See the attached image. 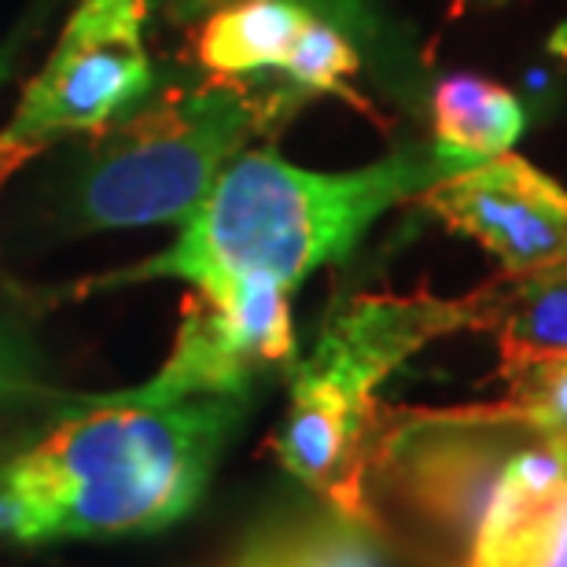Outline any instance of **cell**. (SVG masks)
Listing matches in <instances>:
<instances>
[{"label":"cell","mask_w":567,"mask_h":567,"mask_svg":"<svg viewBox=\"0 0 567 567\" xmlns=\"http://www.w3.org/2000/svg\"><path fill=\"white\" fill-rule=\"evenodd\" d=\"M244 413L247 394L93 399L0 464V535L55 542L163 530L207 491Z\"/></svg>","instance_id":"1"},{"label":"cell","mask_w":567,"mask_h":567,"mask_svg":"<svg viewBox=\"0 0 567 567\" xmlns=\"http://www.w3.org/2000/svg\"><path fill=\"white\" fill-rule=\"evenodd\" d=\"M442 174L431 147H405L350 174H313L274 152H240L207 199L181 221V236L163 255L100 284L177 277L210 295L236 280H277L295 291L328 262L361 244L372 221L416 199Z\"/></svg>","instance_id":"2"},{"label":"cell","mask_w":567,"mask_h":567,"mask_svg":"<svg viewBox=\"0 0 567 567\" xmlns=\"http://www.w3.org/2000/svg\"><path fill=\"white\" fill-rule=\"evenodd\" d=\"M302 104L291 85L262 89L251 78L169 89L115 122V133L89 158L71 199L78 225L141 229L188 221L244 144Z\"/></svg>","instance_id":"3"},{"label":"cell","mask_w":567,"mask_h":567,"mask_svg":"<svg viewBox=\"0 0 567 567\" xmlns=\"http://www.w3.org/2000/svg\"><path fill=\"white\" fill-rule=\"evenodd\" d=\"M542 431L513 402L380 405L365 475L377 535L391 538L413 567H464L508 457Z\"/></svg>","instance_id":"4"},{"label":"cell","mask_w":567,"mask_h":567,"mask_svg":"<svg viewBox=\"0 0 567 567\" xmlns=\"http://www.w3.org/2000/svg\"><path fill=\"white\" fill-rule=\"evenodd\" d=\"M147 11L152 0H82L8 130L49 144L63 133H100L126 118L155 89L144 44Z\"/></svg>","instance_id":"5"},{"label":"cell","mask_w":567,"mask_h":567,"mask_svg":"<svg viewBox=\"0 0 567 567\" xmlns=\"http://www.w3.org/2000/svg\"><path fill=\"white\" fill-rule=\"evenodd\" d=\"M468 328V302L439 295H354L324 321L310 358L295 361L291 399L372 421L377 388L416 350Z\"/></svg>","instance_id":"6"},{"label":"cell","mask_w":567,"mask_h":567,"mask_svg":"<svg viewBox=\"0 0 567 567\" xmlns=\"http://www.w3.org/2000/svg\"><path fill=\"white\" fill-rule=\"evenodd\" d=\"M424 207L453 233L483 244L505 274L567 266V188L519 155L439 177Z\"/></svg>","instance_id":"7"},{"label":"cell","mask_w":567,"mask_h":567,"mask_svg":"<svg viewBox=\"0 0 567 567\" xmlns=\"http://www.w3.org/2000/svg\"><path fill=\"white\" fill-rule=\"evenodd\" d=\"M567 519V439L542 431L508 457L464 567H542Z\"/></svg>","instance_id":"8"},{"label":"cell","mask_w":567,"mask_h":567,"mask_svg":"<svg viewBox=\"0 0 567 567\" xmlns=\"http://www.w3.org/2000/svg\"><path fill=\"white\" fill-rule=\"evenodd\" d=\"M527 130V111L505 85L480 74H450L431 93V155L442 174L505 155Z\"/></svg>","instance_id":"9"},{"label":"cell","mask_w":567,"mask_h":567,"mask_svg":"<svg viewBox=\"0 0 567 567\" xmlns=\"http://www.w3.org/2000/svg\"><path fill=\"white\" fill-rule=\"evenodd\" d=\"M255 358L236 343L229 324L196 291L185 302L174 350H169L166 365L155 372L144 388L122 391L126 399L137 402H185L199 394H247L255 380Z\"/></svg>","instance_id":"10"},{"label":"cell","mask_w":567,"mask_h":567,"mask_svg":"<svg viewBox=\"0 0 567 567\" xmlns=\"http://www.w3.org/2000/svg\"><path fill=\"white\" fill-rule=\"evenodd\" d=\"M468 328L491 332L502 347L567 354V266L497 274L464 295Z\"/></svg>","instance_id":"11"},{"label":"cell","mask_w":567,"mask_h":567,"mask_svg":"<svg viewBox=\"0 0 567 567\" xmlns=\"http://www.w3.org/2000/svg\"><path fill=\"white\" fill-rule=\"evenodd\" d=\"M310 19L313 11L299 0H236L203 19L196 55L210 78L280 74Z\"/></svg>","instance_id":"12"},{"label":"cell","mask_w":567,"mask_h":567,"mask_svg":"<svg viewBox=\"0 0 567 567\" xmlns=\"http://www.w3.org/2000/svg\"><path fill=\"white\" fill-rule=\"evenodd\" d=\"M236 0H152V8H158V16L169 22H199L214 16L218 8H229ZM302 8H310L313 16H321L324 22H332L358 44V52L365 49L372 60H380V66H402L410 55L399 52V33H394L391 19L383 16L380 0H299Z\"/></svg>","instance_id":"13"},{"label":"cell","mask_w":567,"mask_h":567,"mask_svg":"<svg viewBox=\"0 0 567 567\" xmlns=\"http://www.w3.org/2000/svg\"><path fill=\"white\" fill-rule=\"evenodd\" d=\"M358 71H361L358 44L339 27H332V22L313 16L306 22V30L299 33V41H295L280 78H284V85H291L302 100H310L317 93H336L350 100V104H361V96L347 85Z\"/></svg>","instance_id":"14"},{"label":"cell","mask_w":567,"mask_h":567,"mask_svg":"<svg viewBox=\"0 0 567 567\" xmlns=\"http://www.w3.org/2000/svg\"><path fill=\"white\" fill-rule=\"evenodd\" d=\"M502 372L508 399L527 416L567 439V354H535V350L502 347Z\"/></svg>","instance_id":"15"},{"label":"cell","mask_w":567,"mask_h":567,"mask_svg":"<svg viewBox=\"0 0 567 567\" xmlns=\"http://www.w3.org/2000/svg\"><path fill=\"white\" fill-rule=\"evenodd\" d=\"M236 567H302V564L291 557L288 546L277 538V530L266 527V530H258L251 542H247L244 553H240V564H236Z\"/></svg>","instance_id":"16"},{"label":"cell","mask_w":567,"mask_h":567,"mask_svg":"<svg viewBox=\"0 0 567 567\" xmlns=\"http://www.w3.org/2000/svg\"><path fill=\"white\" fill-rule=\"evenodd\" d=\"M41 147H44V141L22 137V133H11V130L0 133V188H4L8 177L16 174L19 166H27Z\"/></svg>","instance_id":"17"},{"label":"cell","mask_w":567,"mask_h":567,"mask_svg":"<svg viewBox=\"0 0 567 567\" xmlns=\"http://www.w3.org/2000/svg\"><path fill=\"white\" fill-rule=\"evenodd\" d=\"M542 567H567V519H564V530H560L557 546H553V553H549V560H546V564H542Z\"/></svg>","instance_id":"18"}]
</instances>
